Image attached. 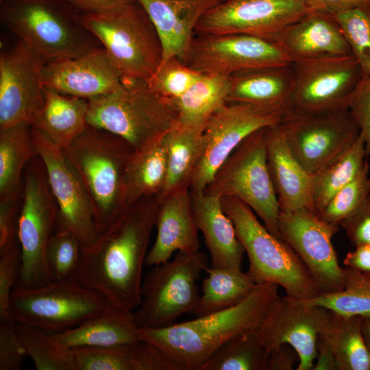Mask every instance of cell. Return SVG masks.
I'll use <instances>...</instances> for the list:
<instances>
[{
    "label": "cell",
    "mask_w": 370,
    "mask_h": 370,
    "mask_svg": "<svg viewBox=\"0 0 370 370\" xmlns=\"http://www.w3.org/2000/svg\"><path fill=\"white\" fill-rule=\"evenodd\" d=\"M159 205L158 197L151 196L129 206L92 246L82 249L70 280L97 291L112 307L134 312Z\"/></svg>",
    "instance_id": "6da1fadb"
},
{
    "label": "cell",
    "mask_w": 370,
    "mask_h": 370,
    "mask_svg": "<svg viewBox=\"0 0 370 370\" xmlns=\"http://www.w3.org/2000/svg\"><path fill=\"white\" fill-rule=\"evenodd\" d=\"M278 288L271 282L258 284L234 306L164 328H139L138 338L158 348L178 370H199L227 341L258 328L280 297Z\"/></svg>",
    "instance_id": "7a4b0ae2"
},
{
    "label": "cell",
    "mask_w": 370,
    "mask_h": 370,
    "mask_svg": "<svg viewBox=\"0 0 370 370\" xmlns=\"http://www.w3.org/2000/svg\"><path fill=\"white\" fill-rule=\"evenodd\" d=\"M81 13L66 0H3L0 19L46 64L103 47Z\"/></svg>",
    "instance_id": "3957f363"
},
{
    "label": "cell",
    "mask_w": 370,
    "mask_h": 370,
    "mask_svg": "<svg viewBox=\"0 0 370 370\" xmlns=\"http://www.w3.org/2000/svg\"><path fill=\"white\" fill-rule=\"evenodd\" d=\"M62 150L86 187L101 234L127 208L125 172L134 149L121 137L88 124Z\"/></svg>",
    "instance_id": "277c9868"
},
{
    "label": "cell",
    "mask_w": 370,
    "mask_h": 370,
    "mask_svg": "<svg viewBox=\"0 0 370 370\" xmlns=\"http://www.w3.org/2000/svg\"><path fill=\"white\" fill-rule=\"evenodd\" d=\"M221 204L247 255V273L257 284H275L287 296L299 300L310 299L322 293L294 250L271 233L249 207L227 197L221 198Z\"/></svg>",
    "instance_id": "5b68a950"
},
{
    "label": "cell",
    "mask_w": 370,
    "mask_h": 370,
    "mask_svg": "<svg viewBox=\"0 0 370 370\" xmlns=\"http://www.w3.org/2000/svg\"><path fill=\"white\" fill-rule=\"evenodd\" d=\"M87 123L121 137L137 150L172 129L177 114L171 101L153 92L146 79L122 77L112 92L88 99Z\"/></svg>",
    "instance_id": "8992f818"
},
{
    "label": "cell",
    "mask_w": 370,
    "mask_h": 370,
    "mask_svg": "<svg viewBox=\"0 0 370 370\" xmlns=\"http://www.w3.org/2000/svg\"><path fill=\"white\" fill-rule=\"evenodd\" d=\"M81 19L122 77L147 80L160 66L162 46L159 34L147 12L135 0L110 11L81 13Z\"/></svg>",
    "instance_id": "52a82bcc"
},
{
    "label": "cell",
    "mask_w": 370,
    "mask_h": 370,
    "mask_svg": "<svg viewBox=\"0 0 370 370\" xmlns=\"http://www.w3.org/2000/svg\"><path fill=\"white\" fill-rule=\"evenodd\" d=\"M58 214L45 166L37 154L23 172L18 223L21 262L15 286L32 288L53 282L46 254L56 230Z\"/></svg>",
    "instance_id": "ba28073f"
},
{
    "label": "cell",
    "mask_w": 370,
    "mask_h": 370,
    "mask_svg": "<svg viewBox=\"0 0 370 370\" xmlns=\"http://www.w3.org/2000/svg\"><path fill=\"white\" fill-rule=\"evenodd\" d=\"M265 127L250 134L236 147L204 192L244 203L280 238V210L267 164Z\"/></svg>",
    "instance_id": "9c48e42d"
},
{
    "label": "cell",
    "mask_w": 370,
    "mask_h": 370,
    "mask_svg": "<svg viewBox=\"0 0 370 370\" xmlns=\"http://www.w3.org/2000/svg\"><path fill=\"white\" fill-rule=\"evenodd\" d=\"M209 260L199 251H178L153 267L142 282L141 299L134 316L138 328H164L181 315L194 312L199 299L197 280Z\"/></svg>",
    "instance_id": "30bf717a"
},
{
    "label": "cell",
    "mask_w": 370,
    "mask_h": 370,
    "mask_svg": "<svg viewBox=\"0 0 370 370\" xmlns=\"http://www.w3.org/2000/svg\"><path fill=\"white\" fill-rule=\"evenodd\" d=\"M110 306L99 293L71 280L32 288L14 286L10 298L13 321L50 334L75 328Z\"/></svg>",
    "instance_id": "8fae6325"
},
{
    "label": "cell",
    "mask_w": 370,
    "mask_h": 370,
    "mask_svg": "<svg viewBox=\"0 0 370 370\" xmlns=\"http://www.w3.org/2000/svg\"><path fill=\"white\" fill-rule=\"evenodd\" d=\"M292 69L288 114H327L349 110L354 94L363 79L353 56L295 62Z\"/></svg>",
    "instance_id": "7c38bea8"
},
{
    "label": "cell",
    "mask_w": 370,
    "mask_h": 370,
    "mask_svg": "<svg viewBox=\"0 0 370 370\" xmlns=\"http://www.w3.org/2000/svg\"><path fill=\"white\" fill-rule=\"evenodd\" d=\"M31 132L58 206L56 229L74 233L82 249L92 246L100 234L92 201L81 176L61 148L32 127Z\"/></svg>",
    "instance_id": "4fadbf2b"
},
{
    "label": "cell",
    "mask_w": 370,
    "mask_h": 370,
    "mask_svg": "<svg viewBox=\"0 0 370 370\" xmlns=\"http://www.w3.org/2000/svg\"><path fill=\"white\" fill-rule=\"evenodd\" d=\"M182 62L201 74L223 76L251 69L292 64L275 41L243 34H195Z\"/></svg>",
    "instance_id": "5bb4252c"
},
{
    "label": "cell",
    "mask_w": 370,
    "mask_h": 370,
    "mask_svg": "<svg viewBox=\"0 0 370 370\" xmlns=\"http://www.w3.org/2000/svg\"><path fill=\"white\" fill-rule=\"evenodd\" d=\"M280 125L291 153L312 175L345 151L360 135L349 110L318 114H290Z\"/></svg>",
    "instance_id": "9a60e30c"
},
{
    "label": "cell",
    "mask_w": 370,
    "mask_h": 370,
    "mask_svg": "<svg viewBox=\"0 0 370 370\" xmlns=\"http://www.w3.org/2000/svg\"><path fill=\"white\" fill-rule=\"evenodd\" d=\"M277 112L243 103H225L208 119L204 130L205 149L189 186L204 192L216 171L236 147L254 131L280 123Z\"/></svg>",
    "instance_id": "2e32d148"
},
{
    "label": "cell",
    "mask_w": 370,
    "mask_h": 370,
    "mask_svg": "<svg viewBox=\"0 0 370 370\" xmlns=\"http://www.w3.org/2000/svg\"><path fill=\"white\" fill-rule=\"evenodd\" d=\"M308 12L306 0H225L199 20L195 34H243L274 40Z\"/></svg>",
    "instance_id": "e0dca14e"
},
{
    "label": "cell",
    "mask_w": 370,
    "mask_h": 370,
    "mask_svg": "<svg viewBox=\"0 0 370 370\" xmlns=\"http://www.w3.org/2000/svg\"><path fill=\"white\" fill-rule=\"evenodd\" d=\"M45 61L18 39L0 55V130L32 125L45 101Z\"/></svg>",
    "instance_id": "ac0fdd59"
},
{
    "label": "cell",
    "mask_w": 370,
    "mask_h": 370,
    "mask_svg": "<svg viewBox=\"0 0 370 370\" xmlns=\"http://www.w3.org/2000/svg\"><path fill=\"white\" fill-rule=\"evenodd\" d=\"M338 225L327 223L313 212L305 210L280 212V237L297 254L322 293L343 288V267L332 243Z\"/></svg>",
    "instance_id": "d6986e66"
},
{
    "label": "cell",
    "mask_w": 370,
    "mask_h": 370,
    "mask_svg": "<svg viewBox=\"0 0 370 370\" xmlns=\"http://www.w3.org/2000/svg\"><path fill=\"white\" fill-rule=\"evenodd\" d=\"M327 309L308 306L287 295L279 297L269 310L257 334L270 351L288 345L297 352L296 370H312L319 330Z\"/></svg>",
    "instance_id": "ffe728a7"
},
{
    "label": "cell",
    "mask_w": 370,
    "mask_h": 370,
    "mask_svg": "<svg viewBox=\"0 0 370 370\" xmlns=\"http://www.w3.org/2000/svg\"><path fill=\"white\" fill-rule=\"evenodd\" d=\"M41 76L45 87L86 99L112 92L122 78L103 47L76 58L46 63Z\"/></svg>",
    "instance_id": "44dd1931"
},
{
    "label": "cell",
    "mask_w": 370,
    "mask_h": 370,
    "mask_svg": "<svg viewBox=\"0 0 370 370\" xmlns=\"http://www.w3.org/2000/svg\"><path fill=\"white\" fill-rule=\"evenodd\" d=\"M267 164L280 212H314L313 175L295 159L280 123L265 127Z\"/></svg>",
    "instance_id": "7402d4cb"
},
{
    "label": "cell",
    "mask_w": 370,
    "mask_h": 370,
    "mask_svg": "<svg viewBox=\"0 0 370 370\" xmlns=\"http://www.w3.org/2000/svg\"><path fill=\"white\" fill-rule=\"evenodd\" d=\"M292 63L302 60L352 56L334 16L309 11L274 39Z\"/></svg>",
    "instance_id": "603a6c76"
},
{
    "label": "cell",
    "mask_w": 370,
    "mask_h": 370,
    "mask_svg": "<svg viewBox=\"0 0 370 370\" xmlns=\"http://www.w3.org/2000/svg\"><path fill=\"white\" fill-rule=\"evenodd\" d=\"M147 12L162 46V62L186 56L199 20L225 0H135Z\"/></svg>",
    "instance_id": "cb8c5ba5"
},
{
    "label": "cell",
    "mask_w": 370,
    "mask_h": 370,
    "mask_svg": "<svg viewBox=\"0 0 370 370\" xmlns=\"http://www.w3.org/2000/svg\"><path fill=\"white\" fill-rule=\"evenodd\" d=\"M155 226L156 237L147 252L146 265L153 267L166 262L175 251H199V230L189 188L175 192L160 201Z\"/></svg>",
    "instance_id": "d4e9b609"
},
{
    "label": "cell",
    "mask_w": 370,
    "mask_h": 370,
    "mask_svg": "<svg viewBox=\"0 0 370 370\" xmlns=\"http://www.w3.org/2000/svg\"><path fill=\"white\" fill-rule=\"evenodd\" d=\"M292 64L244 70L228 76L227 103L258 106L284 117L288 114Z\"/></svg>",
    "instance_id": "484cf974"
},
{
    "label": "cell",
    "mask_w": 370,
    "mask_h": 370,
    "mask_svg": "<svg viewBox=\"0 0 370 370\" xmlns=\"http://www.w3.org/2000/svg\"><path fill=\"white\" fill-rule=\"evenodd\" d=\"M190 194L195 222L209 251L210 267L241 269L245 250L223 209L221 198L205 192Z\"/></svg>",
    "instance_id": "4316f807"
},
{
    "label": "cell",
    "mask_w": 370,
    "mask_h": 370,
    "mask_svg": "<svg viewBox=\"0 0 370 370\" xmlns=\"http://www.w3.org/2000/svg\"><path fill=\"white\" fill-rule=\"evenodd\" d=\"M138 329L134 312L110 306L75 328L50 334V338L65 349L110 347L140 340Z\"/></svg>",
    "instance_id": "83f0119b"
},
{
    "label": "cell",
    "mask_w": 370,
    "mask_h": 370,
    "mask_svg": "<svg viewBox=\"0 0 370 370\" xmlns=\"http://www.w3.org/2000/svg\"><path fill=\"white\" fill-rule=\"evenodd\" d=\"M72 350L76 370H178L158 348L142 340L110 347Z\"/></svg>",
    "instance_id": "f1b7e54d"
},
{
    "label": "cell",
    "mask_w": 370,
    "mask_h": 370,
    "mask_svg": "<svg viewBox=\"0 0 370 370\" xmlns=\"http://www.w3.org/2000/svg\"><path fill=\"white\" fill-rule=\"evenodd\" d=\"M88 99L45 87L43 106L31 125L62 149L88 125Z\"/></svg>",
    "instance_id": "f546056e"
},
{
    "label": "cell",
    "mask_w": 370,
    "mask_h": 370,
    "mask_svg": "<svg viewBox=\"0 0 370 370\" xmlns=\"http://www.w3.org/2000/svg\"><path fill=\"white\" fill-rule=\"evenodd\" d=\"M167 167L159 202L171 194L189 188L205 149L204 129L177 124L165 134Z\"/></svg>",
    "instance_id": "4dcf8cb0"
},
{
    "label": "cell",
    "mask_w": 370,
    "mask_h": 370,
    "mask_svg": "<svg viewBox=\"0 0 370 370\" xmlns=\"http://www.w3.org/2000/svg\"><path fill=\"white\" fill-rule=\"evenodd\" d=\"M362 319L327 309L319 337L334 352L338 370H370V353L362 334Z\"/></svg>",
    "instance_id": "1f68e13d"
},
{
    "label": "cell",
    "mask_w": 370,
    "mask_h": 370,
    "mask_svg": "<svg viewBox=\"0 0 370 370\" xmlns=\"http://www.w3.org/2000/svg\"><path fill=\"white\" fill-rule=\"evenodd\" d=\"M165 134L133 151L125 172L127 207L143 197H158L162 190L167 167Z\"/></svg>",
    "instance_id": "d6a6232c"
},
{
    "label": "cell",
    "mask_w": 370,
    "mask_h": 370,
    "mask_svg": "<svg viewBox=\"0 0 370 370\" xmlns=\"http://www.w3.org/2000/svg\"><path fill=\"white\" fill-rule=\"evenodd\" d=\"M36 155L30 125L0 130V201L21 199L24 170Z\"/></svg>",
    "instance_id": "836d02e7"
},
{
    "label": "cell",
    "mask_w": 370,
    "mask_h": 370,
    "mask_svg": "<svg viewBox=\"0 0 370 370\" xmlns=\"http://www.w3.org/2000/svg\"><path fill=\"white\" fill-rule=\"evenodd\" d=\"M201 295L194 311L197 317L234 306L246 299L258 284L240 268L208 267Z\"/></svg>",
    "instance_id": "e575fe53"
},
{
    "label": "cell",
    "mask_w": 370,
    "mask_h": 370,
    "mask_svg": "<svg viewBox=\"0 0 370 370\" xmlns=\"http://www.w3.org/2000/svg\"><path fill=\"white\" fill-rule=\"evenodd\" d=\"M228 76L203 75L181 96L169 99L177 123L204 130L210 116L227 103Z\"/></svg>",
    "instance_id": "d590c367"
},
{
    "label": "cell",
    "mask_w": 370,
    "mask_h": 370,
    "mask_svg": "<svg viewBox=\"0 0 370 370\" xmlns=\"http://www.w3.org/2000/svg\"><path fill=\"white\" fill-rule=\"evenodd\" d=\"M367 156L364 140L359 135L345 151L313 175L312 196L316 214L339 190L358 175Z\"/></svg>",
    "instance_id": "8d00e7d4"
},
{
    "label": "cell",
    "mask_w": 370,
    "mask_h": 370,
    "mask_svg": "<svg viewBox=\"0 0 370 370\" xmlns=\"http://www.w3.org/2000/svg\"><path fill=\"white\" fill-rule=\"evenodd\" d=\"M300 301L344 315L370 317V273L345 267L341 291L321 293L312 299Z\"/></svg>",
    "instance_id": "74e56055"
},
{
    "label": "cell",
    "mask_w": 370,
    "mask_h": 370,
    "mask_svg": "<svg viewBox=\"0 0 370 370\" xmlns=\"http://www.w3.org/2000/svg\"><path fill=\"white\" fill-rule=\"evenodd\" d=\"M269 353L252 330L225 343L199 370H267Z\"/></svg>",
    "instance_id": "f35d334b"
},
{
    "label": "cell",
    "mask_w": 370,
    "mask_h": 370,
    "mask_svg": "<svg viewBox=\"0 0 370 370\" xmlns=\"http://www.w3.org/2000/svg\"><path fill=\"white\" fill-rule=\"evenodd\" d=\"M15 323L22 345L37 370H76L72 349L58 347L50 334L42 330Z\"/></svg>",
    "instance_id": "ab89813d"
},
{
    "label": "cell",
    "mask_w": 370,
    "mask_h": 370,
    "mask_svg": "<svg viewBox=\"0 0 370 370\" xmlns=\"http://www.w3.org/2000/svg\"><path fill=\"white\" fill-rule=\"evenodd\" d=\"M369 195V166L367 160L358 175L339 190L317 215L327 223L339 226Z\"/></svg>",
    "instance_id": "60d3db41"
},
{
    "label": "cell",
    "mask_w": 370,
    "mask_h": 370,
    "mask_svg": "<svg viewBox=\"0 0 370 370\" xmlns=\"http://www.w3.org/2000/svg\"><path fill=\"white\" fill-rule=\"evenodd\" d=\"M82 247L71 231L56 229L47 249V262L53 281L70 280L76 272Z\"/></svg>",
    "instance_id": "b9f144b4"
},
{
    "label": "cell",
    "mask_w": 370,
    "mask_h": 370,
    "mask_svg": "<svg viewBox=\"0 0 370 370\" xmlns=\"http://www.w3.org/2000/svg\"><path fill=\"white\" fill-rule=\"evenodd\" d=\"M332 16L360 68L363 79L370 77V16L358 10Z\"/></svg>",
    "instance_id": "7bdbcfd3"
},
{
    "label": "cell",
    "mask_w": 370,
    "mask_h": 370,
    "mask_svg": "<svg viewBox=\"0 0 370 370\" xmlns=\"http://www.w3.org/2000/svg\"><path fill=\"white\" fill-rule=\"evenodd\" d=\"M201 75L173 56L162 62L147 82L156 94L171 99L184 94Z\"/></svg>",
    "instance_id": "ee69618b"
},
{
    "label": "cell",
    "mask_w": 370,
    "mask_h": 370,
    "mask_svg": "<svg viewBox=\"0 0 370 370\" xmlns=\"http://www.w3.org/2000/svg\"><path fill=\"white\" fill-rule=\"evenodd\" d=\"M19 243L0 255V323L12 321L10 298L16 285L21 267Z\"/></svg>",
    "instance_id": "f6af8a7d"
},
{
    "label": "cell",
    "mask_w": 370,
    "mask_h": 370,
    "mask_svg": "<svg viewBox=\"0 0 370 370\" xmlns=\"http://www.w3.org/2000/svg\"><path fill=\"white\" fill-rule=\"evenodd\" d=\"M27 354L18 337L16 323L0 324V370H18Z\"/></svg>",
    "instance_id": "bcb514c9"
},
{
    "label": "cell",
    "mask_w": 370,
    "mask_h": 370,
    "mask_svg": "<svg viewBox=\"0 0 370 370\" xmlns=\"http://www.w3.org/2000/svg\"><path fill=\"white\" fill-rule=\"evenodd\" d=\"M370 155V77L363 79L354 94L349 107Z\"/></svg>",
    "instance_id": "7dc6e473"
},
{
    "label": "cell",
    "mask_w": 370,
    "mask_h": 370,
    "mask_svg": "<svg viewBox=\"0 0 370 370\" xmlns=\"http://www.w3.org/2000/svg\"><path fill=\"white\" fill-rule=\"evenodd\" d=\"M20 206L21 199L0 201V255L18 244Z\"/></svg>",
    "instance_id": "c3c4849f"
},
{
    "label": "cell",
    "mask_w": 370,
    "mask_h": 370,
    "mask_svg": "<svg viewBox=\"0 0 370 370\" xmlns=\"http://www.w3.org/2000/svg\"><path fill=\"white\" fill-rule=\"evenodd\" d=\"M339 225L355 247L370 245V195Z\"/></svg>",
    "instance_id": "681fc988"
},
{
    "label": "cell",
    "mask_w": 370,
    "mask_h": 370,
    "mask_svg": "<svg viewBox=\"0 0 370 370\" xmlns=\"http://www.w3.org/2000/svg\"><path fill=\"white\" fill-rule=\"evenodd\" d=\"M309 11H319L334 15L351 10H360L370 16V0H306Z\"/></svg>",
    "instance_id": "f907efd6"
},
{
    "label": "cell",
    "mask_w": 370,
    "mask_h": 370,
    "mask_svg": "<svg viewBox=\"0 0 370 370\" xmlns=\"http://www.w3.org/2000/svg\"><path fill=\"white\" fill-rule=\"evenodd\" d=\"M298 362L295 350L288 345H282L270 350L267 370H292Z\"/></svg>",
    "instance_id": "816d5d0a"
},
{
    "label": "cell",
    "mask_w": 370,
    "mask_h": 370,
    "mask_svg": "<svg viewBox=\"0 0 370 370\" xmlns=\"http://www.w3.org/2000/svg\"><path fill=\"white\" fill-rule=\"evenodd\" d=\"M82 13H98L123 6L133 0H66Z\"/></svg>",
    "instance_id": "f5cc1de1"
},
{
    "label": "cell",
    "mask_w": 370,
    "mask_h": 370,
    "mask_svg": "<svg viewBox=\"0 0 370 370\" xmlns=\"http://www.w3.org/2000/svg\"><path fill=\"white\" fill-rule=\"evenodd\" d=\"M343 262L346 267L370 273V245L356 246L346 254Z\"/></svg>",
    "instance_id": "db71d44e"
},
{
    "label": "cell",
    "mask_w": 370,
    "mask_h": 370,
    "mask_svg": "<svg viewBox=\"0 0 370 370\" xmlns=\"http://www.w3.org/2000/svg\"><path fill=\"white\" fill-rule=\"evenodd\" d=\"M312 370H338L337 360L330 347L319 337Z\"/></svg>",
    "instance_id": "11a10c76"
},
{
    "label": "cell",
    "mask_w": 370,
    "mask_h": 370,
    "mask_svg": "<svg viewBox=\"0 0 370 370\" xmlns=\"http://www.w3.org/2000/svg\"><path fill=\"white\" fill-rule=\"evenodd\" d=\"M362 330L365 343L370 353V317L362 319Z\"/></svg>",
    "instance_id": "9f6ffc18"
},
{
    "label": "cell",
    "mask_w": 370,
    "mask_h": 370,
    "mask_svg": "<svg viewBox=\"0 0 370 370\" xmlns=\"http://www.w3.org/2000/svg\"><path fill=\"white\" fill-rule=\"evenodd\" d=\"M3 1V0H0V1Z\"/></svg>",
    "instance_id": "6f0895ef"
}]
</instances>
